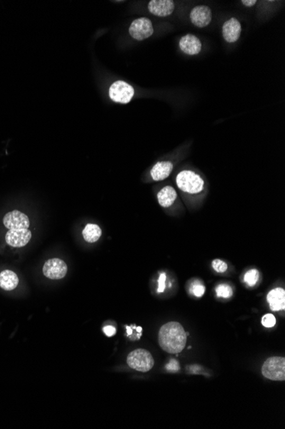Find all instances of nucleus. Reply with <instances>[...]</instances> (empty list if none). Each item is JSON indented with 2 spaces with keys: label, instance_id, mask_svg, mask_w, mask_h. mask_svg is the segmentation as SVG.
Here are the masks:
<instances>
[{
  "label": "nucleus",
  "instance_id": "obj_1",
  "mask_svg": "<svg viewBox=\"0 0 285 429\" xmlns=\"http://www.w3.org/2000/svg\"><path fill=\"white\" fill-rule=\"evenodd\" d=\"M186 336L181 325L178 322H168L160 327L158 341L166 352L178 354L186 347Z\"/></svg>",
  "mask_w": 285,
  "mask_h": 429
},
{
  "label": "nucleus",
  "instance_id": "obj_2",
  "mask_svg": "<svg viewBox=\"0 0 285 429\" xmlns=\"http://www.w3.org/2000/svg\"><path fill=\"white\" fill-rule=\"evenodd\" d=\"M176 184L182 191L197 194L203 190L204 181L198 174L191 171H182L176 177Z\"/></svg>",
  "mask_w": 285,
  "mask_h": 429
},
{
  "label": "nucleus",
  "instance_id": "obj_3",
  "mask_svg": "<svg viewBox=\"0 0 285 429\" xmlns=\"http://www.w3.org/2000/svg\"><path fill=\"white\" fill-rule=\"evenodd\" d=\"M127 361L130 368L142 373L150 371L155 362L152 355L143 349H138L130 352Z\"/></svg>",
  "mask_w": 285,
  "mask_h": 429
},
{
  "label": "nucleus",
  "instance_id": "obj_4",
  "mask_svg": "<svg viewBox=\"0 0 285 429\" xmlns=\"http://www.w3.org/2000/svg\"><path fill=\"white\" fill-rule=\"evenodd\" d=\"M262 375L271 380H285V359L284 357H271L264 362Z\"/></svg>",
  "mask_w": 285,
  "mask_h": 429
},
{
  "label": "nucleus",
  "instance_id": "obj_5",
  "mask_svg": "<svg viewBox=\"0 0 285 429\" xmlns=\"http://www.w3.org/2000/svg\"><path fill=\"white\" fill-rule=\"evenodd\" d=\"M134 95V88L123 81H117L111 85L110 97L116 103L127 104Z\"/></svg>",
  "mask_w": 285,
  "mask_h": 429
},
{
  "label": "nucleus",
  "instance_id": "obj_6",
  "mask_svg": "<svg viewBox=\"0 0 285 429\" xmlns=\"http://www.w3.org/2000/svg\"><path fill=\"white\" fill-rule=\"evenodd\" d=\"M129 34L134 40H146L154 34L152 22L146 17L136 19L129 28Z\"/></svg>",
  "mask_w": 285,
  "mask_h": 429
},
{
  "label": "nucleus",
  "instance_id": "obj_7",
  "mask_svg": "<svg viewBox=\"0 0 285 429\" xmlns=\"http://www.w3.org/2000/svg\"><path fill=\"white\" fill-rule=\"evenodd\" d=\"M68 272L67 264L58 258L47 260L43 267V274L50 279H62Z\"/></svg>",
  "mask_w": 285,
  "mask_h": 429
},
{
  "label": "nucleus",
  "instance_id": "obj_8",
  "mask_svg": "<svg viewBox=\"0 0 285 429\" xmlns=\"http://www.w3.org/2000/svg\"><path fill=\"white\" fill-rule=\"evenodd\" d=\"M32 238V232L29 229L9 230L5 235L7 244L15 248H22L27 245Z\"/></svg>",
  "mask_w": 285,
  "mask_h": 429
},
{
  "label": "nucleus",
  "instance_id": "obj_9",
  "mask_svg": "<svg viewBox=\"0 0 285 429\" xmlns=\"http://www.w3.org/2000/svg\"><path fill=\"white\" fill-rule=\"evenodd\" d=\"M4 226L9 230L14 229H29L30 225L29 219L25 213H22L18 210H14L12 212L6 213L3 220Z\"/></svg>",
  "mask_w": 285,
  "mask_h": 429
},
{
  "label": "nucleus",
  "instance_id": "obj_10",
  "mask_svg": "<svg viewBox=\"0 0 285 429\" xmlns=\"http://www.w3.org/2000/svg\"><path fill=\"white\" fill-rule=\"evenodd\" d=\"M190 17L193 25L203 29L209 25L212 21V11L207 5H197L190 11Z\"/></svg>",
  "mask_w": 285,
  "mask_h": 429
},
{
  "label": "nucleus",
  "instance_id": "obj_11",
  "mask_svg": "<svg viewBox=\"0 0 285 429\" xmlns=\"http://www.w3.org/2000/svg\"><path fill=\"white\" fill-rule=\"evenodd\" d=\"M242 26L236 17L229 19L223 24L222 34L224 40L228 43H235L240 38Z\"/></svg>",
  "mask_w": 285,
  "mask_h": 429
},
{
  "label": "nucleus",
  "instance_id": "obj_12",
  "mask_svg": "<svg viewBox=\"0 0 285 429\" xmlns=\"http://www.w3.org/2000/svg\"><path fill=\"white\" fill-rule=\"evenodd\" d=\"M149 11L151 14L159 17H166L173 14L175 4L172 0H151L149 5Z\"/></svg>",
  "mask_w": 285,
  "mask_h": 429
},
{
  "label": "nucleus",
  "instance_id": "obj_13",
  "mask_svg": "<svg viewBox=\"0 0 285 429\" xmlns=\"http://www.w3.org/2000/svg\"><path fill=\"white\" fill-rule=\"evenodd\" d=\"M179 48L184 53L194 56L198 54L202 50V42L195 35L186 34L179 40Z\"/></svg>",
  "mask_w": 285,
  "mask_h": 429
},
{
  "label": "nucleus",
  "instance_id": "obj_14",
  "mask_svg": "<svg viewBox=\"0 0 285 429\" xmlns=\"http://www.w3.org/2000/svg\"><path fill=\"white\" fill-rule=\"evenodd\" d=\"M268 301L272 311L284 310L285 308V292L284 289L276 288L268 293Z\"/></svg>",
  "mask_w": 285,
  "mask_h": 429
},
{
  "label": "nucleus",
  "instance_id": "obj_15",
  "mask_svg": "<svg viewBox=\"0 0 285 429\" xmlns=\"http://www.w3.org/2000/svg\"><path fill=\"white\" fill-rule=\"evenodd\" d=\"M174 168L173 163L170 161L157 162L150 172V175L154 181H162L169 177Z\"/></svg>",
  "mask_w": 285,
  "mask_h": 429
},
{
  "label": "nucleus",
  "instance_id": "obj_16",
  "mask_svg": "<svg viewBox=\"0 0 285 429\" xmlns=\"http://www.w3.org/2000/svg\"><path fill=\"white\" fill-rule=\"evenodd\" d=\"M19 278L13 271L4 270L0 273V287L4 291H13L17 287Z\"/></svg>",
  "mask_w": 285,
  "mask_h": 429
},
{
  "label": "nucleus",
  "instance_id": "obj_17",
  "mask_svg": "<svg viewBox=\"0 0 285 429\" xmlns=\"http://www.w3.org/2000/svg\"><path fill=\"white\" fill-rule=\"evenodd\" d=\"M177 198V193L174 189L171 186H166L160 189L157 194L158 202L161 206L169 207L174 203Z\"/></svg>",
  "mask_w": 285,
  "mask_h": 429
},
{
  "label": "nucleus",
  "instance_id": "obj_18",
  "mask_svg": "<svg viewBox=\"0 0 285 429\" xmlns=\"http://www.w3.org/2000/svg\"><path fill=\"white\" fill-rule=\"evenodd\" d=\"M102 230L96 224H87L82 231L83 238L87 242H96L101 238Z\"/></svg>",
  "mask_w": 285,
  "mask_h": 429
},
{
  "label": "nucleus",
  "instance_id": "obj_19",
  "mask_svg": "<svg viewBox=\"0 0 285 429\" xmlns=\"http://www.w3.org/2000/svg\"><path fill=\"white\" fill-rule=\"evenodd\" d=\"M216 294L219 297L222 298H229L232 296L233 292L232 288L227 284H221L216 287Z\"/></svg>",
  "mask_w": 285,
  "mask_h": 429
},
{
  "label": "nucleus",
  "instance_id": "obj_20",
  "mask_svg": "<svg viewBox=\"0 0 285 429\" xmlns=\"http://www.w3.org/2000/svg\"><path fill=\"white\" fill-rule=\"evenodd\" d=\"M260 278V274L256 269H251L248 271L244 275V281L246 282L249 286H253L256 285L257 282Z\"/></svg>",
  "mask_w": 285,
  "mask_h": 429
},
{
  "label": "nucleus",
  "instance_id": "obj_21",
  "mask_svg": "<svg viewBox=\"0 0 285 429\" xmlns=\"http://www.w3.org/2000/svg\"><path fill=\"white\" fill-rule=\"evenodd\" d=\"M190 292L193 293L194 296L201 297L205 293V287H204V285L202 283H200L199 281H196L195 283H192L191 287H190Z\"/></svg>",
  "mask_w": 285,
  "mask_h": 429
},
{
  "label": "nucleus",
  "instance_id": "obj_22",
  "mask_svg": "<svg viewBox=\"0 0 285 429\" xmlns=\"http://www.w3.org/2000/svg\"><path fill=\"white\" fill-rule=\"evenodd\" d=\"M212 266L217 273H225V271L227 270V264L225 263V261L219 259L214 260L212 262Z\"/></svg>",
  "mask_w": 285,
  "mask_h": 429
},
{
  "label": "nucleus",
  "instance_id": "obj_23",
  "mask_svg": "<svg viewBox=\"0 0 285 429\" xmlns=\"http://www.w3.org/2000/svg\"><path fill=\"white\" fill-rule=\"evenodd\" d=\"M276 324V318L271 314H266L262 318V325L266 327H272Z\"/></svg>",
  "mask_w": 285,
  "mask_h": 429
},
{
  "label": "nucleus",
  "instance_id": "obj_24",
  "mask_svg": "<svg viewBox=\"0 0 285 429\" xmlns=\"http://www.w3.org/2000/svg\"><path fill=\"white\" fill-rule=\"evenodd\" d=\"M166 369L168 370V371L170 372H178L179 371V363H178V361L177 360H175V359H171L170 361L168 362L167 366H166Z\"/></svg>",
  "mask_w": 285,
  "mask_h": 429
},
{
  "label": "nucleus",
  "instance_id": "obj_25",
  "mask_svg": "<svg viewBox=\"0 0 285 429\" xmlns=\"http://www.w3.org/2000/svg\"><path fill=\"white\" fill-rule=\"evenodd\" d=\"M165 280H166V274H161L160 275V278H159V286H158V290H157V292L159 293L163 292L165 290Z\"/></svg>",
  "mask_w": 285,
  "mask_h": 429
},
{
  "label": "nucleus",
  "instance_id": "obj_26",
  "mask_svg": "<svg viewBox=\"0 0 285 429\" xmlns=\"http://www.w3.org/2000/svg\"><path fill=\"white\" fill-rule=\"evenodd\" d=\"M104 332L108 337H112L116 333V329L112 326H106L104 327Z\"/></svg>",
  "mask_w": 285,
  "mask_h": 429
},
{
  "label": "nucleus",
  "instance_id": "obj_27",
  "mask_svg": "<svg viewBox=\"0 0 285 429\" xmlns=\"http://www.w3.org/2000/svg\"><path fill=\"white\" fill-rule=\"evenodd\" d=\"M241 3L246 7H253V5H255L256 4L257 1L256 0H242Z\"/></svg>",
  "mask_w": 285,
  "mask_h": 429
}]
</instances>
